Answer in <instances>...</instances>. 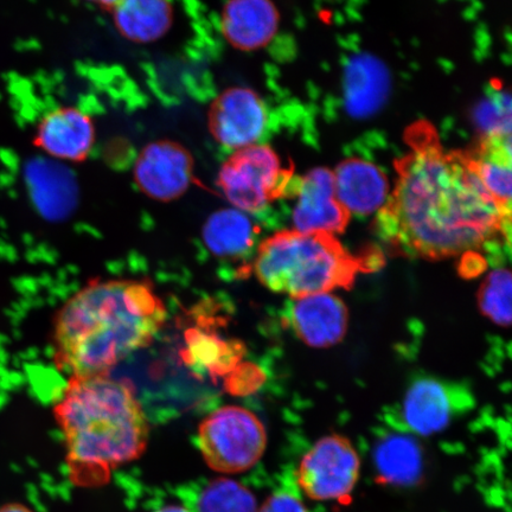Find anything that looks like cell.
Wrapping results in <instances>:
<instances>
[{
	"label": "cell",
	"instance_id": "ac0fdd59",
	"mask_svg": "<svg viewBox=\"0 0 512 512\" xmlns=\"http://www.w3.org/2000/svg\"><path fill=\"white\" fill-rule=\"evenodd\" d=\"M112 12L119 34L138 44L159 41L174 23L170 0H120Z\"/></svg>",
	"mask_w": 512,
	"mask_h": 512
},
{
	"label": "cell",
	"instance_id": "52a82bcc",
	"mask_svg": "<svg viewBox=\"0 0 512 512\" xmlns=\"http://www.w3.org/2000/svg\"><path fill=\"white\" fill-rule=\"evenodd\" d=\"M296 476L300 490L312 501L343 502L360 480V454L344 435H326L304 454Z\"/></svg>",
	"mask_w": 512,
	"mask_h": 512
},
{
	"label": "cell",
	"instance_id": "d4e9b609",
	"mask_svg": "<svg viewBox=\"0 0 512 512\" xmlns=\"http://www.w3.org/2000/svg\"><path fill=\"white\" fill-rule=\"evenodd\" d=\"M86 2L100 6L102 9L113 10L120 0H86Z\"/></svg>",
	"mask_w": 512,
	"mask_h": 512
},
{
	"label": "cell",
	"instance_id": "4fadbf2b",
	"mask_svg": "<svg viewBox=\"0 0 512 512\" xmlns=\"http://www.w3.org/2000/svg\"><path fill=\"white\" fill-rule=\"evenodd\" d=\"M294 334L312 348H330L347 335L349 311L343 300L331 293L294 298L287 313Z\"/></svg>",
	"mask_w": 512,
	"mask_h": 512
},
{
	"label": "cell",
	"instance_id": "e0dca14e",
	"mask_svg": "<svg viewBox=\"0 0 512 512\" xmlns=\"http://www.w3.org/2000/svg\"><path fill=\"white\" fill-rule=\"evenodd\" d=\"M27 182L38 209L49 219H64L79 201L78 182L68 166L51 158L31 160Z\"/></svg>",
	"mask_w": 512,
	"mask_h": 512
},
{
	"label": "cell",
	"instance_id": "9a60e30c",
	"mask_svg": "<svg viewBox=\"0 0 512 512\" xmlns=\"http://www.w3.org/2000/svg\"><path fill=\"white\" fill-rule=\"evenodd\" d=\"M467 162L480 184L503 210L511 213L512 156L510 130L485 133L465 150Z\"/></svg>",
	"mask_w": 512,
	"mask_h": 512
},
{
	"label": "cell",
	"instance_id": "3957f363",
	"mask_svg": "<svg viewBox=\"0 0 512 512\" xmlns=\"http://www.w3.org/2000/svg\"><path fill=\"white\" fill-rule=\"evenodd\" d=\"M54 415L76 484L104 483L149 445V421L136 392L108 374L70 377Z\"/></svg>",
	"mask_w": 512,
	"mask_h": 512
},
{
	"label": "cell",
	"instance_id": "ffe728a7",
	"mask_svg": "<svg viewBox=\"0 0 512 512\" xmlns=\"http://www.w3.org/2000/svg\"><path fill=\"white\" fill-rule=\"evenodd\" d=\"M202 235L211 253L232 258L247 253L254 246L256 229L245 213L229 208L211 214Z\"/></svg>",
	"mask_w": 512,
	"mask_h": 512
},
{
	"label": "cell",
	"instance_id": "8992f818",
	"mask_svg": "<svg viewBox=\"0 0 512 512\" xmlns=\"http://www.w3.org/2000/svg\"><path fill=\"white\" fill-rule=\"evenodd\" d=\"M197 443L211 470L235 475L253 469L264 457L267 433L249 409L224 406L202 420Z\"/></svg>",
	"mask_w": 512,
	"mask_h": 512
},
{
	"label": "cell",
	"instance_id": "5b68a950",
	"mask_svg": "<svg viewBox=\"0 0 512 512\" xmlns=\"http://www.w3.org/2000/svg\"><path fill=\"white\" fill-rule=\"evenodd\" d=\"M298 178L271 146L253 144L233 151L221 164L217 185L242 213H258L274 201L294 196Z\"/></svg>",
	"mask_w": 512,
	"mask_h": 512
},
{
	"label": "cell",
	"instance_id": "cb8c5ba5",
	"mask_svg": "<svg viewBox=\"0 0 512 512\" xmlns=\"http://www.w3.org/2000/svg\"><path fill=\"white\" fill-rule=\"evenodd\" d=\"M0 512H34L21 503H10L3 505Z\"/></svg>",
	"mask_w": 512,
	"mask_h": 512
},
{
	"label": "cell",
	"instance_id": "9c48e42d",
	"mask_svg": "<svg viewBox=\"0 0 512 512\" xmlns=\"http://www.w3.org/2000/svg\"><path fill=\"white\" fill-rule=\"evenodd\" d=\"M267 124L266 104L251 88L224 89L209 106L210 136L232 152L258 143Z\"/></svg>",
	"mask_w": 512,
	"mask_h": 512
},
{
	"label": "cell",
	"instance_id": "7a4b0ae2",
	"mask_svg": "<svg viewBox=\"0 0 512 512\" xmlns=\"http://www.w3.org/2000/svg\"><path fill=\"white\" fill-rule=\"evenodd\" d=\"M168 310L149 281H93L57 312V367L72 377L108 374L145 349L164 328Z\"/></svg>",
	"mask_w": 512,
	"mask_h": 512
},
{
	"label": "cell",
	"instance_id": "44dd1931",
	"mask_svg": "<svg viewBox=\"0 0 512 512\" xmlns=\"http://www.w3.org/2000/svg\"><path fill=\"white\" fill-rule=\"evenodd\" d=\"M198 512H258V501L247 486L230 478H217L201 492Z\"/></svg>",
	"mask_w": 512,
	"mask_h": 512
},
{
	"label": "cell",
	"instance_id": "2e32d148",
	"mask_svg": "<svg viewBox=\"0 0 512 512\" xmlns=\"http://www.w3.org/2000/svg\"><path fill=\"white\" fill-rule=\"evenodd\" d=\"M334 177L337 198L350 214L376 213L389 196L387 176L368 160H344L334 171Z\"/></svg>",
	"mask_w": 512,
	"mask_h": 512
},
{
	"label": "cell",
	"instance_id": "484cf974",
	"mask_svg": "<svg viewBox=\"0 0 512 512\" xmlns=\"http://www.w3.org/2000/svg\"><path fill=\"white\" fill-rule=\"evenodd\" d=\"M156 512H191L187 508L181 507V505L171 504L165 505Z\"/></svg>",
	"mask_w": 512,
	"mask_h": 512
},
{
	"label": "cell",
	"instance_id": "d6986e66",
	"mask_svg": "<svg viewBox=\"0 0 512 512\" xmlns=\"http://www.w3.org/2000/svg\"><path fill=\"white\" fill-rule=\"evenodd\" d=\"M375 464L381 483L398 486L418 483L424 469L418 441L405 434L383 438L376 446Z\"/></svg>",
	"mask_w": 512,
	"mask_h": 512
},
{
	"label": "cell",
	"instance_id": "ba28073f",
	"mask_svg": "<svg viewBox=\"0 0 512 512\" xmlns=\"http://www.w3.org/2000/svg\"><path fill=\"white\" fill-rule=\"evenodd\" d=\"M195 160L191 152L174 140H156L143 147L133 165V178L143 194L153 201L181 198L194 181Z\"/></svg>",
	"mask_w": 512,
	"mask_h": 512
},
{
	"label": "cell",
	"instance_id": "603a6c76",
	"mask_svg": "<svg viewBox=\"0 0 512 512\" xmlns=\"http://www.w3.org/2000/svg\"><path fill=\"white\" fill-rule=\"evenodd\" d=\"M258 512H309L305 504L290 492H274L268 497Z\"/></svg>",
	"mask_w": 512,
	"mask_h": 512
},
{
	"label": "cell",
	"instance_id": "277c9868",
	"mask_svg": "<svg viewBox=\"0 0 512 512\" xmlns=\"http://www.w3.org/2000/svg\"><path fill=\"white\" fill-rule=\"evenodd\" d=\"M383 256L375 249L351 254L334 234L281 230L261 242L254 273L262 285L294 298L350 290L357 275L379 270Z\"/></svg>",
	"mask_w": 512,
	"mask_h": 512
},
{
	"label": "cell",
	"instance_id": "5bb4252c",
	"mask_svg": "<svg viewBox=\"0 0 512 512\" xmlns=\"http://www.w3.org/2000/svg\"><path fill=\"white\" fill-rule=\"evenodd\" d=\"M280 16L272 0H228L221 14V31L235 49L254 51L270 44Z\"/></svg>",
	"mask_w": 512,
	"mask_h": 512
},
{
	"label": "cell",
	"instance_id": "8fae6325",
	"mask_svg": "<svg viewBox=\"0 0 512 512\" xmlns=\"http://www.w3.org/2000/svg\"><path fill=\"white\" fill-rule=\"evenodd\" d=\"M294 197L298 198L293 211L294 230L335 235L347 229L350 213L337 198L334 171L315 169L298 178Z\"/></svg>",
	"mask_w": 512,
	"mask_h": 512
},
{
	"label": "cell",
	"instance_id": "7c38bea8",
	"mask_svg": "<svg viewBox=\"0 0 512 512\" xmlns=\"http://www.w3.org/2000/svg\"><path fill=\"white\" fill-rule=\"evenodd\" d=\"M96 142L93 120L78 107L61 106L38 121L34 144L48 158L62 163H82Z\"/></svg>",
	"mask_w": 512,
	"mask_h": 512
},
{
	"label": "cell",
	"instance_id": "6da1fadb",
	"mask_svg": "<svg viewBox=\"0 0 512 512\" xmlns=\"http://www.w3.org/2000/svg\"><path fill=\"white\" fill-rule=\"evenodd\" d=\"M405 140L395 187L377 211V235L396 253L430 261L510 249L511 213L480 184L465 150L446 149L425 120L409 126Z\"/></svg>",
	"mask_w": 512,
	"mask_h": 512
},
{
	"label": "cell",
	"instance_id": "30bf717a",
	"mask_svg": "<svg viewBox=\"0 0 512 512\" xmlns=\"http://www.w3.org/2000/svg\"><path fill=\"white\" fill-rule=\"evenodd\" d=\"M471 401L472 396L465 387L426 377L409 387L400 408V419L409 432L427 437L445 430Z\"/></svg>",
	"mask_w": 512,
	"mask_h": 512
},
{
	"label": "cell",
	"instance_id": "7402d4cb",
	"mask_svg": "<svg viewBox=\"0 0 512 512\" xmlns=\"http://www.w3.org/2000/svg\"><path fill=\"white\" fill-rule=\"evenodd\" d=\"M511 272L497 268L484 280L478 291V305L483 315L499 326L511 324Z\"/></svg>",
	"mask_w": 512,
	"mask_h": 512
}]
</instances>
